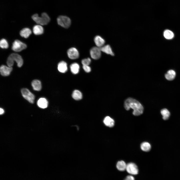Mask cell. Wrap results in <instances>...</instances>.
<instances>
[{
	"mask_svg": "<svg viewBox=\"0 0 180 180\" xmlns=\"http://www.w3.org/2000/svg\"><path fill=\"white\" fill-rule=\"evenodd\" d=\"M100 48L101 52L112 56H114V53L110 45L107 44L104 46Z\"/></svg>",
	"mask_w": 180,
	"mask_h": 180,
	"instance_id": "11",
	"label": "cell"
},
{
	"mask_svg": "<svg viewBox=\"0 0 180 180\" xmlns=\"http://www.w3.org/2000/svg\"><path fill=\"white\" fill-rule=\"evenodd\" d=\"M164 37L167 39H172L174 36L173 32L168 30H165L164 32Z\"/></svg>",
	"mask_w": 180,
	"mask_h": 180,
	"instance_id": "25",
	"label": "cell"
},
{
	"mask_svg": "<svg viewBox=\"0 0 180 180\" xmlns=\"http://www.w3.org/2000/svg\"><path fill=\"white\" fill-rule=\"evenodd\" d=\"M126 164L125 162L123 160L118 161L116 165V167L117 169L120 171H124L126 169Z\"/></svg>",
	"mask_w": 180,
	"mask_h": 180,
	"instance_id": "22",
	"label": "cell"
},
{
	"mask_svg": "<svg viewBox=\"0 0 180 180\" xmlns=\"http://www.w3.org/2000/svg\"><path fill=\"white\" fill-rule=\"evenodd\" d=\"M67 54L68 57L71 59H75L79 56V53L78 50L74 48H69L67 51Z\"/></svg>",
	"mask_w": 180,
	"mask_h": 180,
	"instance_id": "9",
	"label": "cell"
},
{
	"mask_svg": "<svg viewBox=\"0 0 180 180\" xmlns=\"http://www.w3.org/2000/svg\"><path fill=\"white\" fill-rule=\"evenodd\" d=\"M14 61L16 62L17 66L19 67H21L23 64V61L22 57L17 54L12 53L8 56L7 60L8 66L12 67L14 65Z\"/></svg>",
	"mask_w": 180,
	"mask_h": 180,
	"instance_id": "2",
	"label": "cell"
},
{
	"mask_svg": "<svg viewBox=\"0 0 180 180\" xmlns=\"http://www.w3.org/2000/svg\"><path fill=\"white\" fill-rule=\"evenodd\" d=\"M124 106L127 110L130 108L133 110L132 114L135 116L142 114L143 112L144 108L138 100L134 98H129L125 101Z\"/></svg>",
	"mask_w": 180,
	"mask_h": 180,
	"instance_id": "1",
	"label": "cell"
},
{
	"mask_svg": "<svg viewBox=\"0 0 180 180\" xmlns=\"http://www.w3.org/2000/svg\"><path fill=\"white\" fill-rule=\"evenodd\" d=\"M94 41L96 45L99 48L103 46L105 42L104 40L99 36H96L94 37Z\"/></svg>",
	"mask_w": 180,
	"mask_h": 180,
	"instance_id": "12",
	"label": "cell"
},
{
	"mask_svg": "<svg viewBox=\"0 0 180 180\" xmlns=\"http://www.w3.org/2000/svg\"><path fill=\"white\" fill-rule=\"evenodd\" d=\"M37 104L40 108H45L47 107L48 102L47 100L44 98H40L37 102Z\"/></svg>",
	"mask_w": 180,
	"mask_h": 180,
	"instance_id": "15",
	"label": "cell"
},
{
	"mask_svg": "<svg viewBox=\"0 0 180 180\" xmlns=\"http://www.w3.org/2000/svg\"><path fill=\"white\" fill-rule=\"evenodd\" d=\"M21 93L24 98L30 103H34V96L29 90L26 88H23L21 90Z\"/></svg>",
	"mask_w": 180,
	"mask_h": 180,
	"instance_id": "4",
	"label": "cell"
},
{
	"mask_svg": "<svg viewBox=\"0 0 180 180\" xmlns=\"http://www.w3.org/2000/svg\"><path fill=\"white\" fill-rule=\"evenodd\" d=\"M160 113L162 116L163 119L164 120H168L170 114V112L166 108H164L161 110Z\"/></svg>",
	"mask_w": 180,
	"mask_h": 180,
	"instance_id": "24",
	"label": "cell"
},
{
	"mask_svg": "<svg viewBox=\"0 0 180 180\" xmlns=\"http://www.w3.org/2000/svg\"><path fill=\"white\" fill-rule=\"evenodd\" d=\"M101 52L100 48L96 47H93L90 50L91 57L94 60L99 59L101 56Z\"/></svg>",
	"mask_w": 180,
	"mask_h": 180,
	"instance_id": "8",
	"label": "cell"
},
{
	"mask_svg": "<svg viewBox=\"0 0 180 180\" xmlns=\"http://www.w3.org/2000/svg\"><path fill=\"white\" fill-rule=\"evenodd\" d=\"M0 46L2 48H7L8 46V44L7 40L3 38L0 41Z\"/></svg>",
	"mask_w": 180,
	"mask_h": 180,
	"instance_id": "26",
	"label": "cell"
},
{
	"mask_svg": "<svg viewBox=\"0 0 180 180\" xmlns=\"http://www.w3.org/2000/svg\"><path fill=\"white\" fill-rule=\"evenodd\" d=\"M126 170L128 173L136 175L138 174V167L133 163L130 162L127 164Z\"/></svg>",
	"mask_w": 180,
	"mask_h": 180,
	"instance_id": "7",
	"label": "cell"
},
{
	"mask_svg": "<svg viewBox=\"0 0 180 180\" xmlns=\"http://www.w3.org/2000/svg\"><path fill=\"white\" fill-rule=\"evenodd\" d=\"M26 48V45L24 43L18 40H16L12 44V49L16 52H19Z\"/></svg>",
	"mask_w": 180,
	"mask_h": 180,
	"instance_id": "6",
	"label": "cell"
},
{
	"mask_svg": "<svg viewBox=\"0 0 180 180\" xmlns=\"http://www.w3.org/2000/svg\"><path fill=\"white\" fill-rule=\"evenodd\" d=\"M83 68L84 71L86 72H89L91 70V68L88 66L83 65Z\"/></svg>",
	"mask_w": 180,
	"mask_h": 180,
	"instance_id": "28",
	"label": "cell"
},
{
	"mask_svg": "<svg viewBox=\"0 0 180 180\" xmlns=\"http://www.w3.org/2000/svg\"><path fill=\"white\" fill-rule=\"evenodd\" d=\"M70 68L72 72L74 74H76L79 72L80 67L78 64L74 63L71 64Z\"/></svg>",
	"mask_w": 180,
	"mask_h": 180,
	"instance_id": "20",
	"label": "cell"
},
{
	"mask_svg": "<svg viewBox=\"0 0 180 180\" xmlns=\"http://www.w3.org/2000/svg\"><path fill=\"white\" fill-rule=\"evenodd\" d=\"M32 18L37 24L40 25H46L50 20V18L48 14L45 12H43L41 17H39L37 14L33 15Z\"/></svg>",
	"mask_w": 180,
	"mask_h": 180,
	"instance_id": "3",
	"label": "cell"
},
{
	"mask_svg": "<svg viewBox=\"0 0 180 180\" xmlns=\"http://www.w3.org/2000/svg\"><path fill=\"white\" fill-rule=\"evenodd\" d=\"M82 93L78 90H75L72 93V97L75 100H80L82 98Z\"/></svg>",
	"mask_w": 180,
	"mask_h": 180,
	"instance_id": "21",
	"label": "cell"
},
{
	"mask_svg": "<svg viewBox=\"0 0 180 180\" xmlns=\"http://www.w3.org/2000/svg\"><path fill=\"white\" fill-rule=\"evenodd\" d=\"M33 31L35 35L42 34L44 32V29L42 26L40 25H36L34 26Z\"/></svg>",
	"mask_w": 180,
	"mask_h": 180,
	"instance_id": "18",
	"label": "cell"
},
{
	"mask_svg": "<svg viewBox=\"0 0 180 180\" xmlns=\"http://www.w3.org/2000/svg\"><path fill=\"white\" fill-rule=\"evenodd\" d=\"M58 24L66 28L69 27L71 24V20L68 17L64 16H60L57 18Z\"/></svg>",
	"mask_w": 180,
	"mask_h": 180,
	"instance_id": "5",
	"label": "cell"
},
{
	"mask_svg": "<svg viewBox=\"0 0 180 180\" xmlns=\"http://www.w3.org/2000/svg\"><path fill=\"white\" fill-rule=\"evenodd\" d=\"M31 33L32 31L30 29L28 28H25L20 31V34L22 37L26 38L29 36Z\"/></svg>",
	"mask_w": 180,
	"mask_h": 180,
	"instance_id": "19",
	"label": "cell"
},
{
	"mask_svg": "<svg viewBox=\"0 0 180 180\" xmlns=\"http://www.w3.org/2000/svg\"><path fill=\"white\" fill-rule=\"evenodd\" d=\"M91 60L89 58L83 59L82 61V63L83 65L88 66L90 64Z\"/></svg>",
	"mask_w": 180,
	"mask_h": 180,
	"instance_id": "27",
	"label": "cell"
},
{
	"mask_svg": "<svg viewBox=\"0 0 180 180\" xmlns=\"http://www.w3.org/2000/svg\"><path fill=\"white\" fill-rule=\"evenodd\" d=\"M124 180H134V177L131 176H127Z\"/></svg>",
	"mask_w": 180,
	"mask_h": 180,
	"instance_id": "29",
	"label": "cell"
},
{
	"mask_svg": "<svg viewBox=\"0 0 180 180\" xmlns=\"http://www.w3.org/2000/svg\"><path fill=\"white\" fill-rule=\"evenodd\" d=\"M103 122L106 126L110 127H112L114 125V120L109 116H106L104 118Z\"/></svg>",
	"mask_w": 180,
	"mask_h": 180,
	"instance_id": "17",
	"label": "cell"
},
{
	"mask_svg": "<svg viewBox=\"0 0 180 180\" xmlns=\"http://www.w3.org/2000/svg\"><path fill=\"white\" fill-rule=\"evenodd\" d=\"M176 73L173 70H168L165 74V76L166 78L169 80H172L174 79L176 76Z\"/></svg>",
	"mask_w": 180,
	"mask_h": 180,
	"instance_id": "16",
	"label": "cell"
},
{
	"mask_svg": "<svg viewBox=\"0 0 180 180\" xmlns=\"http://www.w3.org/2000/svg\"><path fill=\"white\" fill-rule=\"evenodd\" d=\"M0 115L4 113V110L2 108H0Z\"/></svg>",
	"mask_w": 180,
	"mask_h": 180,
	"instance_id": "30",
	"label": "cell"
},
{
	"mask_svg": "<svg viewBox=\"0 0 180 180\" xmlns=\"http://www.w3.org/2000/svg\"><path fill=\"white\" fill-rule=\"evenodd\" d=\"M32 86L34 90L37 91H40L42 88L41 82L38 80H34L31 83Z\"/></svg>",
	"mask_w": 180,
	"mask_h": 180,
	"instance_id": "13",
	"label": "cell"
},
{
	"mask_svg": "<svg viewBox=\"0 0 180 180\" xmlns=\"http://www.w3.org/2000/svg\"><path fill=\"white\" fill-rule=\"evenodd\" d=\"M58 69L59 71L60 72H65L68 70L67 64L64 61L60 62L58 64Z\"/></svg>",
	"mask_w": 180,
	"mask_h": 180,
	"instance_id": "14",
	"label": "cell"
},
{
	"mask_svg": "<svg viewBox=\"0 0 180 180\" xmlns=\"http://www.w3.org/2000/svg\"><path fill=\"white\" fill-rule=\"evenodd\" d=\"M140 148L144 152H148L149 151L151 148L150 144L148 142H144L140 145Z\"/></svg>",
	"mask_w": 180,
	"mask_h": 180,
	"instance_id": "23",
	"label": "cell"
},
{
	"mask_svg": "<svg viewBox=\"0 0 180 180\" xmlns=\"http://www.w3.org/2000/svg\"><path fill=\"white\" fill-rule=\"evenodd\" d=\"M12 70V67L7 66L4 65H2L0 68L1 74L4 76L9 75Z\"/></svg>",
	"mask_w": 180,
	"mask_h": 180,
	"instance_id": "10",
	"label": "cell"
}]
</instances>
